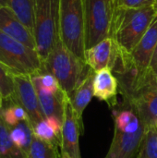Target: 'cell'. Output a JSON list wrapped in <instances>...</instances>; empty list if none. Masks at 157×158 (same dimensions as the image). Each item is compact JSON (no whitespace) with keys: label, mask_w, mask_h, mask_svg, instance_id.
<instances>
[{"label":"cell","mask_w":157,"mask_h":158,"mask_svg":"<svg viewBox=\"0 0 157 158\" xmlns=\"http://www.w3.org/2000/svg\"><path fill=\"white\" fill-rule=\"evenodd\" d=\"M157 13V6L128 8L116 6L110 38L121 52L130 54Z\"/></svg>","instance_id":"cell-1"},{"label":"cell","mask_w":157,"mask_h":158,"mask_svg":"<svg viewBox=\"0 0 157 158\" xmlns=\"http://www.w3.org/2000/svg\"><path fill=\"white\" fill-rule=\"evenodd\" d=\"M43 69L57 80L61 90L68 96L80 86L92 70L85 60L68 49L60 39L43 63Z\"/></svg>","instance_id":"cell-2"},{"label":"cell","mask_w":157,"mask_h":158,"mask_svg":"<svg viewBox=\"0 0 157 158\" xmlns=\"http://www.w3.org/2000/svg\"><path fill=\"white\" fill-rule=\"evenodd\" d=\"M33 36L43 63L60 39L59 0H35Z\"/></svg>","instance_id":"cell-3"},{"label":"cell","mask_w":157,"mask_h":158,"mask_svg":"<svg viewBox=\"0 0 157 158\" xmlns=\"http://www.w3.org/2000/svg\"><path fill=\"white\" fill-rule=\"evenodd\" d=\"M59 36L68 49L84 60L86 48L83 0H59Z\"/></svg>","instance_id":"cell-4"},{"label":"cell","mask_w":157,"mask_h":158,"mask_svg":"<svg viewBox=\"0 0 157 158\" xmlns=\"http://www.w3.org/2000/svg\"><path fill=\"white\" fill-rule=\"evenodd\" d=\"M0 63L14 76L33 75L43 69L36 49L0 31Z\"/></svg>","instance_id":"cell-5"},{"label":"cell","mask_w":157,"mask_h":158,"mask_svg":"<svg viewBox=\"0 0 157 158\" xmlns=\"http://www.w3.org/2000/svg\"><path fill=\"white\" fill-rule=\"evenodd\" d=\"M85 16V48L110 38L116 0H83ZM85 49V50H86Z\"/></svg>","instance_id":"cell-6"},{"label":"cell","mask_w":157,"mask_h":158,"mask_svg":"<svg viewBox=\"0 0 157 158\" xmlns=\"http://www.w3.org/2000/svg\"><path fill=\"white\" fill-rule=\"evenodd\" d=\"M8 101L24 108L32 128L45 118L40 106L36 89L30 75L14 76V94Z\"/></svg>","instance_id":"cell-7"},{"label":"cell","mask_w":157,"mask_h":158,"mask_svg":"<svg viewBox=\"0 0 157 158\" xmlns=\"http://www.w3.org/2000/svg\"><path fill=\"white\" fill-rule=\"evenodd\" d=\"M82 123L77 118L70 99L67 95L64 106L60 143V158H81L79 138Z\"/></svg>","instance_id":"cell-8"},{"label":"cell","mask_w":157,"mask_h":158,"mask_svg":"<svg viewBox=\"0 0 157 158\" xmlns=\"http://www.w3.org/2000/svg\"><path fill=\"white\" fill-rule=\"evenodd\" d=\"M146 130L143 126L135 133H125L115 129L114 138L105 158H136Z\"/></svg>","instance_id":"cell-9"},{"label":"cell","mask_w":157,"mask_h":158,"mask_svg":"<svg viewBox=\"0 0 157 158\" xmlns=\"http://www.w3.org/2000/svg\"><path fill=\"white\" fill-rule=\"evenodd\" d=\"M0 31L36 49L33 34L8 6H0Z\"/></svg>","instance_id":"cell-10"},{"label":"cell","mask_w":157,"mask_h":158,"mask_svg":"<svg viewBox=\"0 0 157 158\" xmlns=\"http://www.w3.org/2000/svg\"><path fill=\"white\" fill-rule=\"evenodd\" d=\"M116 55V46L111 38L104 39L85 50L84 60L95 72L104 69H112Z\"/></svg>","instance_id":"cell-11"},{"label":"cell","mask_w":157,"mask_h":158,"mask_svg":"<svg viewBox=\"0 0 157 158\" xmlns=\"http://www.w3.org/2000/svg\"><path fill=\"white\" fill-rule=\"evenodd\" d=\"M125 101L137 112L146 127H157V89L146 91Z\"/></svg>","instance_id":"cell-12"},{"label":"cell","mask_w":157,"mask_h":158,"mask_svg":"<svg viewBox=\"0 0 157 158\" xmlns=\"http://www.w3.org/2000/svg\"><path fill=\"white\" fill-rule=\"evenodd\" d=\"M118 85V81L110 69L99 70L94 75L93 96L110 104L116 100Z\"/></svg>","instance_id":"cell-13"},{"label":"cell","mask_w":157,"mask_h":158,"mask_svg":"<svg viewBox=\"0 0 157 158\" xmlns=\"http://www.w3.org/2000/svg\"><path fill=\"white\" fill-rule=\"evenodd\" d=\"M40 106L44 118L51 116L57 117L63 120L64 117V106L67 94L61 90L58 93L46 92L41 88H36Z\"/></svg>","instance_id":"cell-14"},{"label":"cell","mask_w":157,"mask_h":158,"mask_svg":"<svg viewBox=\"0 0 157 158\" xmlns=\"http://www.w3.org/2000/svg\"><path fill=\"white\" fill-rule=\"evenodd\" d=\"M95 71L91 70L85 80L80 84V86L68 96L74 113L77 118L81 122V117L84 109L91 102L93 96V80Z\"/></svg>","instance_id":"cell-15"},{"label":"cell","mask_w":157,"mask_h":158,"mask_svg":"<svg viewBox=\"0 0 157 158\" xmlns=\"http://www.w3.org/2000/svg\"><path fill=\"white\" fill-rule=\"evenodd\" d=\"M144 123L140 118L137 112L130 106L119 110L115 118V129H118L125 133L137 132Z\"/></svg>","instance_id":"cell-16"},{"label":"cell","mask_w":157,"mask_h":158,"mask_svg":"<svg viewBox=\"0 0 157 158\" xmlns=\"http://www.w3.org/2000/svg\"><path fill=\"white\" fill-rule=\"evenodd\" d=\"M0 158H27V154L10 138L9 127L0 116Z\"/></svg>","instance_id":"cell-17"},{"label":"cell","mask_w":157,"mask_h":158,"mask_svg":"<svg viewBox=\"0 0 157 158\" xmlns=\"http://www.w3.org/2000/svg\"><path fill=\"white\" fill-rule=\"evenodd\" d=\"M8 7L33 34L35 0H7Z\"/></svg>","instance_id":"cell-18"},{"label":"cell","mask_w":157,"mask_h":158,"mask_svg":"<svg viewBox=\"0 0 157 158\" xmlns=\"http://www.w3.org/2000/svg\"><path fill=\"white\" fill-rule=\"evenodd\" d=\"M9 132L13 143L28 154L33 138V131L30 121L26 120L18 123L16 126L9 128Z\"/></svg>","instance_id":"cell-19"},{"label":"cell","mask_w":157,"mask_h":158,"mask_svg":"<svg viewBox=\"0 0 157 158\" xmlns=\"http://www.w3.org/2000/svg\"><path fill=\"white\" fill-rule=\"evenodd\" d=\"M27 158H58L57 147L33 135Z\"/></svg>","instance_id":"cell-20"},{"label":"cell","mask_w":157,"mask_h":158,"mask_svg":"<svg viewBox=\"0 0 157 158\" xmlns=\"http://www.w3.org/2000/svg\"><path fill=\"white\" fill-rule=\"evenodd\" d=\"M137 158H157V127H146Z\"/></svg>","instance_id":"cell-21"},{"label":"cell","mask_w":157,"mask_h":158,"mask_svg":"<svg viewBox=\"0 0 157 158\" xmlns=\"http://www.w3.org/2000/svg\"><path fill=\"white\" fill-rule=\"evenodd\" d=\"M0 116L9 128L16 126L21 121L29 120L28 114L24 108L11 102L8 106L0 110Z\"/></svg>","instance_id":"cell-22"},{"label":"cell","mask_w":157,"mask_h":158,"mask_svg":"<svg viewBox=\"0 0 157 158\" xmlns=\"http://www.w3.org/2000/svg\"><path fill=\"white\" fill-rule=\"evenodd\" d=\"M33 135L36 136L37 138L51 143L55 146H59L60 147V143H61V137L57 135V133L54 131V129L49 125L47 120L44 118L42 121L38 122L33 128Z\"/></svg>","instance_id":"cell-23"},{"label":"cell","mask_w":157,"mask_h":158,"mask_svg":"<svg viewBox=\"0 0 157 158\" xmlns=\"http://www.w3.org/2000/svg\"><path fill=\"white\" fill-rule=\"evenodd\" d=\"M31 77L34 87L36 88H41L50 93H58L59 91H61L57 80L52 74L44 71L43 69L31 75Z\"/></svg>","instance_id":"cell-24"},{"label":"cell","mask_w":157,"mask_h":158,"mask_svg":"<svg viewBox=\"0 0 157 158\" xmlns=\"http://www.w3.org/2000/svg\"><path fill=\"white\" fill-rule=\"evenodd\" d=\"M0 92L8 101L14 94V75L0 63Z\"/></svg>","instance_id":"cell-25"},{"label":"cell","mask_w":157,"mask_h":158,"mask_svg":"<svg viewBox=\"0 0 157 158\" xmlns=\"http://www.w3.org/2000/svg\"><path fill=\"white\" fill-rule=\"evenodd\" d=\"M155 0H116V6L128 8H140L154 6Z\"/></svg>","instance_id":"cell-26"},{"label":"cell","mask_w":157,"mask_h":158,"mask_svg":"<svg viewBox=\"0 0 157 158\" xmlns=\"http://www.w3.org/2000/svg\"><path fill=\"white\" fill-rule=\"evenodd\" d=\"M150 70L154 74H155L157 72V45L156 48H155V54H154V56L152 58L151 64H150Z\"/></svg>","instance_id":"cell-27"},{"label":"cell","mask_w":157,"mask_h":158,"mask_svg":"<svg viewBox=\"0 0 157 158\" xmlns=\"http://www.w3.org/2000/svg\"><path fill=\"white\" fill-rule=\"evenodd\" d=\"M0 6H8L7 0H0Z\"/></svg>","instance_id":"cell-28"},{"label":"cell","mask_w":157,"mask_h":158,"mask_svg":"<svg viewBox=\"0 0 157 158\" xmlns=\"http://www.w3.org/2000/svg\"><path fill=\"white\" fill-rule=\"evenodd\" d=\"M3 102H4V97H3V94L0 92V110L3 108Z\"/></svg>","instance_id":"cell-29"},{"label":"cell","mask_w":157,"mask_h":158,"mask_svg":"<svg viewBox=\"0 0 157 158\" xmlns=\"http://www.w3.org/2000/svg\"><path fill=\"white\" fill-rule=\"evenodd\" d=\"M155 83H156V86H157V72L155 74Z\"/></svg>","instance_id":"cell-30"},{"label":"cell","mask_w":157,"mask_h":158,"mask_svg":"<svg viewBox=\"0 0 157 158\" xmlns=\"http://www.w3.org/2000/svg\"><path fill=\"white\" fill-rule=\"evenodd\" d=\"M155 4H156V6H157V0H155Z\"/></svg>","instance_id":"cell-31"}]
</instances>
